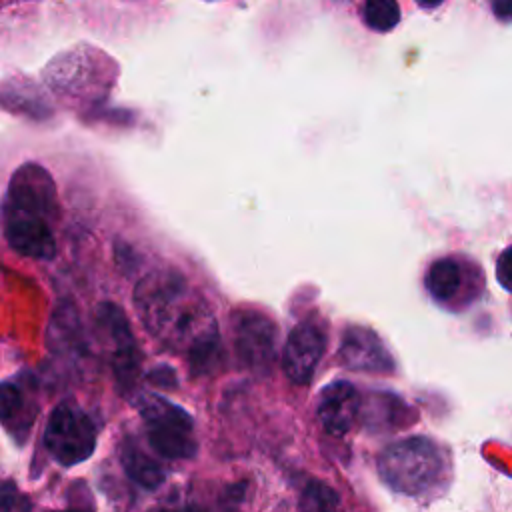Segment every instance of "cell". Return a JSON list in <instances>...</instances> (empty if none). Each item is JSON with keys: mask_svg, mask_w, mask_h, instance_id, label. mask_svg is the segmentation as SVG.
<instances>
[{"mask_svg": "<svg viewBox=\"0 0 512 512\" xmlns=\"http://www.w3.org/2000/svg\"><path fill=\"white\" fill-rule=\"evenodd\" d=\"M378 474L394 492L418 496L438 482L442 454L428 438H404L382 450L378 456Z\"/></svg>", "mask_w": 512, "mask_h": 512, "instance_id": "obj_2", "label": "cell"}, {"mask_svg": "<svg viewBox=\"0 0 512 512\" xmlns=\"http://www.w3.org/2000/svg\"><path fill=\"white\" fill-rule=\"evenodd\" d=\"M120 462H122V468L128 474V478L146 490H154L164 482L162 466L156 460H152L150 456H146L132 442L124 444V448L120 452Z\"/></svg>", "mask_w": 512, "mask_h": 512, "instance_id": "obj_11", "label": "cell"}, {"mask_svg": "<svg viewBox=\"0 0 512 512\" xmlns=\"http://www.w3.org/2000/svg\"><path fill=\"white\" fill-rule=\"evenodd\" d=\"M0 512H28L26 500L12 484L0 486Z\"/></svg>", "mask_w": 512, "mask_h": 512, "instance_id": "obj_16", "label": "cell"}, {"mask_svg": "<svg viewBox=\"0 0 512 512\" xmlns=\"http://www.w3.org/2000/svg\"><path fill=\"white\" fill-rule=\"evenodd\" d=\"M360 410V396L356 388L346 380L328 384L318 400V420L322 428L332 436H344Z\"/></svg>", "mask_w": 512, "mask_h": 512, "instance_id": "obj_9", "label": "cell"}, {"mask_svg": "<svg viewBox=\"0 0 512 512\" xmlns=\"http://www.w3.org/2000/svg\"><path fill=\"white\" fill-rule=\"evenodd\" d=\"M362 18L368 28L386 32L398 24L400 8L392 0H370L362 8Z\"/></svg>", "mask_w": 512, "mask_h": 512, "instance_id": "obj_14", "label": "cell"}, {"mask_svg": "<svg viewBox=\"0 0 512 512\" xmlns=\"http://www.w3.org/2000/svg\"><path fill=\"white\" fill-rule=\"evenodd\" d=\"M424 284L428 294L442 304H452L460 298L464 284H466V272L464 266L452 258H438L430 264L426 276H424Z\"/></svg>", "mask_w": 512, "mask_h": 512, "instance_id": "obj_10", "label": "cell"}, {"mask_svg": "<svg viewBox=\"0 0 512 512\" xmlns=\"http://www.w3.org/2000/svg\"><path fill=\"white\" fill-rule=\"evenodd\" d=\"M4 236L12 250L22 256L48 260L56 254V240L46 220L24 216V214H4Z\"/></svg>", "mask_w": 512, "mask_h": 512, "instance_id": "obj_7", "label": "cell"}, {"mask_svg": "<svg viewBox=\"0 0 512 512\" xmlns=\"http://www.w3.org/2000/svg\"><path fill=\"white\" fill-rule=\"evenodd\" d=\"M44 446L62 466L80 464L88 460L96 448L94 424L82 410L70 404H60L48 418Z\"/></svg>", "mask_w": 512, "mask_h": 512, "instance_id": "obj_3", "label": "cell"}, {"mask_svg": "<svg viewBox=\"0 0 512 512\" xmlns=\"http://www.w3.org/2000/svg\"><path fill=\"white\" fill-rule=\"evenodd\" d=\"M326 336L316 322L304 320L292 328L284 352H282V368L284 374L294 384H306L324 354Z\"/></svg>", "mask_w": 512, "mask_h": 512, "instance_id": "obj_6", "label": "cell"}, {"mask_svg": "<svg viewBox=\"0 0 512 512\" xmlns=\"http://www.w3.org/2000/svg\"><path fill=\"white\" fill-rule=\"evenodd\" d=\"M496 278H498V282H500L508 292H512V246H508V248L498 256V262H496Z\"/></svg>", "mask_w": 512, "mask_h": 512, "instance_id": "obj_17", "label": "cell"}, {"mask_svg": "<svg viewBox=\"0 0 512 512\" xmlns=\"http://www.w3.org/2000/svg\"><path fill=\"white\" fill-rule=\"evenodd\" d=\"M54 512H80V510H54Z\"/></svg>", "mask_w": 512, "mask_h": 512, "instance_id": "obj_19", "label": "cell"}, {"mask_svg": "<svg viewBox=\"0 0 512 512\" xmlns=\"http://www.w3.org/2000/svg\"><path fill=\"white\" fill-rule=\"evenodd\" d=\"M492 10L496 14L498 20L504 22H512V0H502V2H494Z\"/></svg>", "mask_w": 512, "mask_h": 512, "instance_id": "obj_18", "label": "cell"}, {"mask_svg": "<svg viewBox=\"0 0 512 512\" xmlns=\"http://www.w3.org/2000/svg\"><path fill=\"white\" fill-rule=\"evenodd\" d=\"M22 406V394L12 384H0V420L12 418Z\"/></svg>", "mask_w": 512, "mask_h": 512, "instance_id": "obj_15", "label": "cell"}, {"mask_svg": "<svg viewBox=\"0 0 512 512\" xmlns=\"http://www.w3.org/2000/svg\"><path fill=\"white\" fill-rule=\"evenodd\" d=\"M56 188L50 174L38 164H22L10 180L6 212L50 222L56 214Z\"/></svg>", "mask_w": 512, "mask_h": 512, "instance_id": "obj_4", "label": "cell"}, {"mask_svg": "<svg viewBox=\"0 0 512 512\" xmlns=\"http://www.w3.org/2000/svg\"><path fill=\"white\" fill-rule=\"evenodd\" d=\"M236 352L250 370L264 372L274 360L276 330L274 324L254 310H244L234 320Z\"/></svg>", "mask_w": 512, "mask_h": 512, "instance_id": "obj_5", "label": "cell"}, {"mask_svg": "<svg viewBox=\"0 0 512 512\" xmlns=\"http://www.w3.org/2000/svg\"><path fill=\"white\" fill-rule=\"evenodd\" d=\"M148 442L164 458H192L196 454L192 430L148 428Z\"/></svg>", "mask_w": 512, "mask_h": 512, "instance_id": "obj_12", "label": "cell"}, {"mask_svg": "<svg viewBox=\"0 0 512 512\" xmlns=\"http://www.w3.org/2000/svg\"><path fill=\"white\" fill-rule=\"evenodd\" d=\"M136 308L148 330L174 348H188L196 368H204L218 352L214 320L184 278L156 272L136 288Z\"/></svg>", "mask_w": 512, "mask_h": 512, "instance_id": "obj_1", "label": "cell"}, {"mask_svg": "<svg viewBox=\"0 0 512 512\" xmlns=\"http://www.w3.org/2000/svg\"><path fill=\"white\" fill-rule=\"evenodd\" d=\"M300 512H340V498L328 484L312 480L300 494Z\"/></svg>", "mask_w": 512, "mask_h": 512, "instance_id": "obj_13", "label": "cell"}, {"mask_svg": "<svg viewBox=\"0 0 512 512\" xmlns=\"http://www.w3.org/2000/svg\"><path fill=\"white\" fill-rule=\"evenodd\" d=\"M340 360L350 370L376 374H390L394 370V360L380 338L368 328L360 326L346 330L340 346Z\"/></svg>", "mask_w": 512, "mask_h": 512, "instance_id": "obj_8", "label": "cell"}]
</instances>
